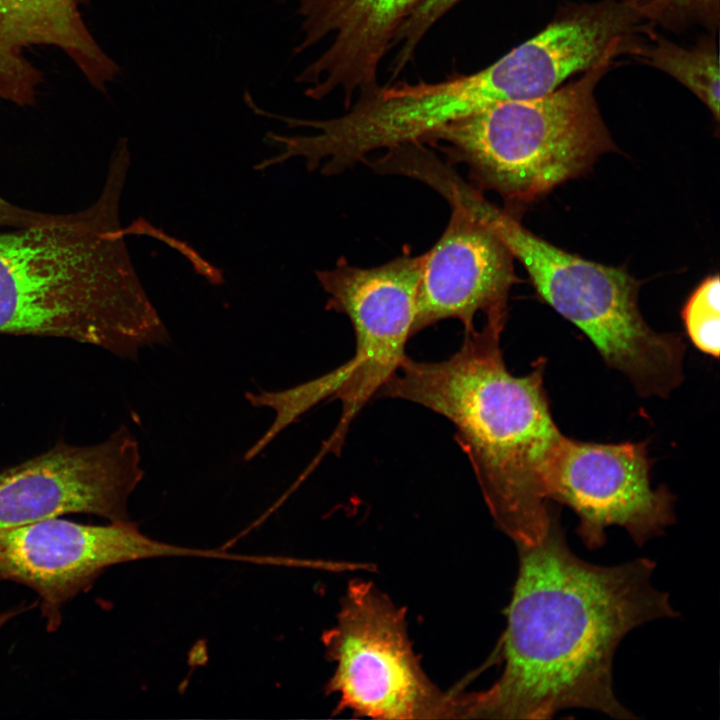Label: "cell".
<instances>
[{"label": "cell", "instance_id": "10", "mask_svg": "<svg viewBox=\"0 0 720 720\" xmlns=\"http://www.w3.org/2000/svg\"><path fill=\"white\" fill-rule=\"evenodd\" d=\"M136 438L125 426L89 446L59 442L0 472V528L66 514L130 521L128 499L144 477Z\"/></svg>", "mask_w": 720, "mask_h": 720}, {"label": "cell", "instance_id": "20", "mask_svg": "<svg viewBox=\"0 0 720 720\" xmlns=\"http://www.w3.org/2000/svg\"><path fill=\"white\" fill-rule=\"evenodd\" d=\"M26 606L16 607L0 614V629L13 617L27 610Z\"/></svg>", "mask_w": 720, "mask_h": 720}, {"label": "cell", "instance_id": "8", "mask_svg": "<svg viewBox=\"0 0 720 720\" xmlns=\"http://www.w3.org/2000/svg\"><path fill=\"white\" fill-rule=\"evenodd\" d=\"M158 557L224 558L222 550L154 540L130 521L106 525L48 518L0 528V582L37 593L48 632L62 623L63 606L87 591L109 567Z\"/></svg>", "mask_w": 720, "mask_h": 720}, {"label": "cell", "instance_id": "1", "mask_svg": "<svg viewBox=\"0 0 720 720\" xmlns=\"http://www.w3.org/2000/svg\"><path fill=\"white\" fill-rule=\"evenodd\" d=\"M519 566L501 640L504 669L488 689L464 694L465 719H549L570 708L635 716L617 699L612 666L624 637L678 615L652 583L655 562L601 566L569 547L557 514Z\"/></svg>", "mask_w": 720, "mask_h": 720}, {"label": "cell", "instance_id": "11", "mask_svg": "<svg viewBox=\"0 0 720 720\" xmlns=\"http://www.w3.org/2000/svg\"><path fill=\"white\" fill-rule=\"evenodd\" d=\"M450 205L443 234L421 255L412 336L446 319L471 331L479 313L485 323L505 327L507 321L509 292L517 282L514 258L489 226Z\"/></svg>", "mask_w": 720, "mask_h": 720}, {"label": "cell", "instance_id": "15", "mask_svg": "<svg viewBox=\"0 0 720 720\" xmlns=\"http://www.w3.org/2000/svg\"><path fill=\"white\" fill-rule=\"evenodd\" d=\"M354 367L352 358L341 366L304 383L280 391L246 392L245 398L256 408H270L275 419L266 432L246 451L244 460L257 457L284 429L301 415L329 397H335Z\"/></svg>", "mask_w": 720, "mask_h": 720}, {"label": "cell", "instance_id": "7", "mask_svg": "<svg viewBox=\"0 0 720 720\" xmlns=\"http://www.w3.org/2000/svg\"><path fill=\"white\" fill-rule=\"evenodd\" d=\"M420 270L421 255L406 252L371 268L353 266L342 257L333 268L315 272L328 295L326 309L345 314L356 338L353 370L335 395L340 418L319 458L341 450L351 423L407 356Z\"/></svg>", "mask_w": 720, "mask_h": 720}, {"label": "cell", "instance_id": "3", "mask_svg": "<svg viewBox=\"0 0 720 720\" xmlns=\"http://www.w3.org/2000/svg\"><path fill=\"white\" fill-rule=\"evenodd\" d=\"M503 330L485 323L467 331L441 361L406 356L377 396L418 404L452 423L493 520L518 547L538 542L555 515L547 477L563 434L544 387L545 360L524 376L511 374Z\"/></svg>", "mask_w": 720, "mask_h": 720}, {"label": "cell", "instance_id": "17", "mask_svg": "<svg viewBox=\"0 0 720 720\" xmlns=\"http://www.w3.org/2000/svg\"><path fill=\"white\" fill-rule=\"evenodd\" d=\"M682 318L692 343L702 352L718 357L720 351V280L707 277L692 293Z\"/></svg>", "mask_w": 720, "mask_h": 720}, {"label": "cell", "instance_id": "18", "mask_svg": "<svg viewBox=\"0 0 720 720\" xmlns=\"http://www.w3.org/2000/svg\"><path fill=\"white\" fill-rule=\"evenodd\" d=\"M52 215L15 205L0 197V229L36 224L49 219Z\"/></svg>", "mask_w": 720, "mask_h": 720}, {"label": "cell", "instance_id": "13", "mask_svg": "<svg viewBox=\"0 0 720 720\" xmlns=\"http://www.w3.org/2000/svg\"><path fill=\"white\" fill-rule=\"evenodd\" d=\"M89 0H0V101L35 103L43 73L32 61L37 48H53L96 90L106 92L121 72L89 29Z\"/></svg>", "mask_w": 720, "mask_h": 720}, {"label": "cell", "instance_id": "19", "mask_svg": "<svg viewBox=\"0 0 720 720\" xmlns=\"http://www.w3.org/2000/svg\"><path fill=\"white\" fill-rule=\"evenodd\" d=\"M461 0H424L417 13L419 18L428 25L435 24Z\"/></svg>", "mask_w": 720, "mask_h": 720}, {"label": "cell", "instance_id": "6", "mask_svg": "<svg viewBox=\"0 0 720 720\" xmlns=\"http://www.w3.org/2000/svg\"><path fill=\"white\" fill-rule=\"evenodd\" d=\"M322 643L335 665L326 692L339 697L337 712L394 720L462 718V694L446 693L430 680L413 652L405 609L372 582L349 583Z\"/></svg>", "mask_w": 720, "mask_h": 720}, {"label": "cell", "instance_id": "5", "mask_svg": "<svg viewBox=\"0 0 720 720\" xmlns=\"http://www.w3.org/2000/svg\"><path fill=\"white\" fill-rule=\"evenodd\" d=\"M464 207L522 264L538 295L585 333L606 364L624 374L640 396L667 397L681 384L684 342L646 323L638 304L640 283L626 270L554 246L482 194L469 195Z\"/></svg>", "mask_w": 720, "mask_h": 720}, {"label": "cell", "instance_id": "2", "mask_svg": "<svg viewBox=\"0 0 720 720\" xmlns=\"http://www.w3.org/2000/svg\"><path fill=\"white\" fill-rule=\"evenodd\" d=\"M126 178L110 165L85 209L0 230V334L69 339L131 360L170 341L124 240Z\"/></svg>", "mask_w": 720, "mask_h": 720}, {"label": "cell", "instance_id": "12", "mask_svg": "<svg viewBox=\"0 0 720 720\" xmlns=\"http://www.w3.org/2000/svg\"><path fill=\"white\" fill-rule=\"evenodd\" d=\"M424 0H300L299 55L325 43L296 77L304 94L321 100L340 92L345 107L352 98L378 86L380 65L396 36Z\"/></svg>", "mask_w": 720, "mask_h": 720}, {"label": "cell", "instance_id": "21", "mask_svg": "<svg viewBox=\"0 0 720 720\" xmlns=\"http://www.w3.org/2000/svg\"><path fill=\"white\" fill-rule=\"evenodd\" d=\"M279 1H285V0H279Z\"/></svg>", "mask_w": 720, "mask_h": 720}, {"label": "cell", "instance_id": "16", "mask_svg": "<svg viewBox=\"0 0 720 720\" xmlns=\"http://www.w3.org/2000/svg\"><path fill=\"white\" fill-rule=\"evenodd\" d=\"M636 11L644 20L674 32L701 26L716 33L720 0H615Z\"/></svg>", "mask_w": 720, "mask_h": 720}, {"label": "cell", "instance_id": "4", "mask_svg": "<svg viewBox=\"0 0 720 720\" xmlns=\"http://www.w3.org/2000/svg\"><path fill=\"white\" fill-rule=\"evenodd\" d=\"M614 64L604 61L545 96L489 106L420 143L436 146L448 164L466 165L469 184L497 192L510 212L616 150L594 95Z\"/></svg>", "mask_w": 720, "mask_h": 720}, {"label": "cell", "instance_id": "14", "mask_svg": "<svg viewBox=\"0 0 720 720\" xmlns=\"http://www.w3.org/2000/svg\"><path fill=\"white\" fill-rule=\"evenodd\" d=\"M715 34L702 36L695 45L686 48L653 32L633 57L683 84L719 121L720 72Z\"/></svg>", "mask_w": 720, "mask_h": 720}, {"label": "cell", "instance_id": "9", "mask_svg": "<svg viewBox=\"0 0 720 720\" xmlns=\"http://www.w3.org/2000/svg\"><path fill=\"white\" fill-rule=\"evenodd\" d=\"M650 468L646 441L604 444L563 435L549 467L548 497L574 511L587 548L603 546L614 525L642 546L675 522V497L651 486Z\"/></svg>", "mask_w": 720, "mask_h": 720}]
</instances>
